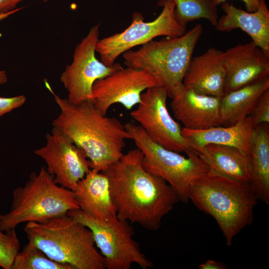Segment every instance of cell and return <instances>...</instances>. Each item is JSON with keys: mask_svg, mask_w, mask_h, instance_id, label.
I'll return each mask as SVG.
<instances>
[{"mask_svg": "<svg viewBox=\"0 0 269 269\" xmlns=\"http://www.w3.org/2000/svg\"><path fill=\"white\" fill-rule=\"evenodd\" d=\"M142 157L138 148L130 150L102 172L109 179L117 217L156 231L164 216L180 201L164 179L143 167Z\"/></svg>", "mask_w": 269, "mask_h": 269, "instance_id": "6da1fadb", "label": "cell"}, {"mask_svg": "<svg viewBox=\"0 0 269 269\" xmlns=\"http://www.w3.org/2000/svg\"><path fill=\"white\" fill-rule=\"evenodd\" d=\"M45 85L60 110L53 127L84 151L91 169L102 172L116 162L124 154L126 140L132 139L125 126L117 118L101 114L92 101L73 104L56 95L47 82Z\"/></svg>", "mask_w": 269, "mask_h": 269, "instance_id": "7a4b0ae2", "label": "cell"}, {"mask_svg": "<svg viewBox=\"0 0 269 269\" xmlns=\"http://www.w3.org/2000/svg\"><path fill=\"white\" fill-rule=\"evenodd\" d=\"M188 198L197 208L214 218L229 246L236 235L252 223L258 200L250 184L210 169L192 182Z\"/></svg>", "mask_w": 269, "mask_h": 269, "instance_id": "3957f363", "label": "cell"}, {"mask_svg": "<svg viewBox=\"0 0 269 269\" xmlns=\"http://www.w3.org/2000/svg\"><path fill=\"white\" fill-rule=\"evenodd\" d=\"M28 242L50 259L73 269H105L104 260L90 230L67 213L41 222H27Z\"/></svg>", "mask_w": 269, "mask_h": 269, "instance_id": "277c9868", "label": "cell"}, {"mask_svg": "<svg viewBox=\"0 0 269 269\" xmlns=\"http://www.w3.org/2000/svg\"><path fill=\"white\" fill-rule=\"evenodd\" d=\"M77 209L73 191L56 184L43 166L13 191L9 211L0 215L1 228L15 229L21 223L43 222Z\"/></svg>", "mask_w": 269, "mask_h": 269, "instance_id": "5b68a950", "label": "cell"}, {"mask_svg": "<svg viewBox=\"0 0 269 269\" xmlns=\"http://www.w3.org/2000/svg\"><path fill=\"white\" fill-rule=\"evenodd\" d=\"M203 32L202 24L195 25L183 35L152 40L137 50L123 54L127 67L143 70L161 83L170 97L181 84L194 49Z\"/></svg>", "mask_w": 269, "mask_h": 269, "instance_id": "8992f818", "label": "cell"}, {"mask_svg": "<svg viewBox=\"0 0 269 269\" xmlns=\"http://www.w3.org/2000/svg\"><path fill=\"white\" fill-rule=\"evenodd\" d=\"M124 126L143 154V167L164 179L175 191L179 201L187 203L191 183L209 170L206 163L192 149L185 152L186 157L162 147L152 141L138 125L128 122Z\"/></svg>", "mask_w": 269, "mask_h": 269, "instance_id": "52a82bcc", "label": "cell"}, {"mask_svg": "<svg viewBox=\"0 0 269 269\" xmlns=\"http://www.w3.org/2000/svg\"><path fill=\"white\" fill-rule=\"evenodd\" d=\"M67 214L90 230L96 247L104 258L105 269H130L134 264L142 269L152 267V263L134 239V231L129 222L118 217L99 220L79 209Z\"/></svg>", "mask_w": 269, "mask_h": 269, "instance_id": "ba28073f", "label": "cell"}, {"mask_svg": "<svg viewBox=\"0 0 269 269\" xmlns=\"http://www.w3.org/2000/svg\"><path fill=\"white\" fill-rule=\"evenodd\" d=\"M158 4L162 9L152 21H144L141 13L134 12L132 23L124 30L99 39L95 50L102 62L112 66L119 56L134 47L142 45L158 36L175 37L186 32V28L175 18L173 0H160Z\"/></svg>", "mask_w": 269, "mask_h": 269, "instance_id": "9c48e42d", "label": "cell"}, {"mask_svg": "<svg viewBox=\"0 0 269 269\" xmlns=\"http://www.w3.org/2000/svg\"><path fill=\"white\" fill-rule=\"evenodd\" d=\"M100 24L93 26L76 46L73 60L60 76V81L68 92V101L74 105L92 101L95 82L122 66L118 63L107 66L96 57L95 48L99 39Z\"/></svg>", "mask_w": 269, "mask_h": 269, "instance_id": "30bf717a", "label": "cell"}, {"mask_svg": "<svg viewBox=\"0 0 269 269\" xmlns=\"http://www.w3.org/2000/svg\"><path fill=\"white\" fill-rule=\"evenodd\" d=\"M168 94L163 86L148 88L141 95L131 116L154 142L178 153L192 149L182 134V128L170 115L166 105Z\"/></svg>", "mask_w": 269, "mask_h": 269, "instance_id": "8fae6325", "label": "cell"}, {"mask_svg": "<svg viewBox=\"0 0 269 269\" xmlns=\"http://www.w3.org/2000/svg\"><path fill=\"white\" fill-rule=\"evenodd\" d=\"M162 86L159 80L141 69L123 67L97 80L92 88V102L103 115L114 104H120L131 110L141 101L142 94L148 88Z\"/></svg>", "mask_w": 269, "mask_h": 269, "instance_id": "7c38bea8", "label": "cell"}, {"mask_svg": "<svg viewBox=\"0 0 269 269\" xmlns=\"http://www.w3.org/2000/svg\"><path fill=\"white\" fill-rule=\"evenodd\" d=\"M46 138L45 145L34 150V154L44 160L56 184L73 190L91 169L90 160L69 136L56 128L53 127Z\"/></svg>", "mask_w": 269, "mask_h": 269, "instance_id": "4fadbf2b", "label": "cell"}, {"mask_svg": "<svg viewBox=\"0 0 269 269\" xmlns=\"http://www.w3.org/2000/svg\"><path fill=\"white\" fill-rule=\"evenodd\" d=\"M224 95L269 77V56L252 41L224 51Z\"/></svg>", "mask_w": 269, "mask_h": 269, "instance_id": "5bb4252c", "label": "cell"}, {"mask_svg": "<svg viewBox=\"0 0 269 269\" xmlns=\"http://www.w3.org/2000/svg\"><path fill=\"white\" fill-rule=\"evenodd\" d=\"M170 98L174 116L183 128L197 130L221 126V98L198 93L183 83Z\"/></svg>", "mask_w": 269, "mask_h": 269, "instance_id": "9a60e30c", "label": "cell"}, {"mask_svg": "<svg viewBox=\"0 0 269 269\" xmlns=\"http://www.w3.org/2000/svg\"><path fill=\"white\" fill-rule=\"evenodd\" d=\"M223 52L210 47L201 55L192 57L183 84L198 93L221 98L224 95L225 78Z\"/></svg>", "mask_w": 269, "mask_h": 269, "instance_id": "2e32d148", "label": "cell"}, {"mask_svg": "<svg viewBox=\"0 0 269 269\" xmlns=\"http://www.w3.org/2000/svg\"><path fill=\"white\" fill-rule=\"evenodd\" d=\"M221 8L224 14L218 18L216 30L229 32L239 28L269 56V10L266 0H261L257 10L245 11L225 1Z\"/></svg>", "mask_w": 269, "mask_h": 269, "instance_id": "e0dca14e", "label": "cell"}, {"mask_svg": "<svg viewBox=\"0 0 269 269\" xmlns=\"http://www.w3.org/2000/svg\"><path fill=\"white\" fill-rule=\"evenodd\" d=\"M72 191L79 209L91 217L101 221L117 217L109 180L104 172L90 169Z\"/></svg>", "mask_w": 269, "mask_h": 269, "instance_id": "ac0fdd59", "label": "cell"}, {"mask_svg": "<svg viewBox=\"0 0 269 269\" xmlns=\"http://www.w3.org/2000/svg\"><path fill=\"white\" fill-rule=\"evenodd\" d=\"M254 126L251 115L235 125L216 126L203 130L182 129V134L192 149L209 144L234 146L248 155Z\"/></svg>", "mask_w": 269, "mask_h": 269, "instance_id": "d6986e66", "label": "cell"}, {"mask_svg": "<svg viewBox=\"0 0 269 269\" xmlns=\"http://www.w3.org/2000/svg\"><path fill=\"white\" fill-rule=\"evenodd\" d=\"M209 169L237 181L250 184L251 180L249 155L237 147L209 144L193 149Z\"/></svg>", "mask_w": 269, "mask_h": 269, "instance_id": "ffe728a7", "label": "cell"}, {"mask_svg": "<svg viewBox=\"0 0 269 269\" xmlns=\"http://www.w3.org/2000/svg\"><path fill=\"white\" fill-rule=\"evenodd\" d=\"M269 124L254 128L249 158L251 180L250 185L258 200L269 205Z\"/></svg>", "mask_w": 269, "mask_h": 269, "instance_id": "44dd1931", "label": "cell"}, {"mask_svg": "<svg viewBox=\"0 0 269 269\" xmlns=\"http://www.w3.org/2000/svg\"><path fill=\"white\" fill-rule=\"evenodd\" d=\"M269 89V77L224 95L220 102L221 126L236 124L249 116L255 105Z\"/></svg>", "mask_w": 269, "mask_h": 269, "instance_id": "7402d4cb", "label": "cell"}, {"mask_svg": "<svg viewBox=\"0 0 269 269\" xmlns=\"http://www.w3.org/2000/svg\"><path fill=\"white\" fill-rule=\"evenodd\" d=\"M174 15L178 22L186 28L187 24L204 18L215 26L218 19L217 5L214 0H173Z\"/></svg>", "mask_w": 269, "mask_h": 269, "instance_id": "603a6c76", "label": "cell"}, {"mask_svg": "<svg viewBox=\"0 0 269 269\" xmlns=\"http://www.w3.org/2000/svg\"><path fill=\"white\" fill-rule=\"evenodd\" d=\"M12 269H73L70 265L50 259L42 250L29 242L14 258Z\"/></svg>", "mask_w": 269, "mask_h": 269, "instance_id": "cb8c5ba5", "label": "cell"}, {"mask_svg": "<svg viewBox=\"0 0 269 269\" xmlns=\"http://www.w3.org/2000/svg\"><path fill=\"white\" fill-rule=\"evenodd\" d=\"M19 249L20 242L15 229L2 230L0 220V267L3 269H12Z\"/></svg>", "mask_w": 269, "mask_h": 269, "instance_id": "d4e9b609", "label": "cell"}, {"mask_svg": "<svg viewBox=\"0 0 269 269\" xmlns=\"http://www.w3.org/2000/svg\"><path fill=\"white\" fill-rule=\"evenodd\" d=\"M250 115L254 128L261 124L269 123V89L262 95Z\"/></svg>", "mask_w": 269, "mask_h": 269, "instance_id": "484cf974", "label": "cell"}, {"mask_svg": "<svg viewBox=\"0 0 269 269\" xmlns=\"http://www.w3.org/2000/svg\"><path fill=\"white\" fill-rule=\"evenodd\" d=\"M26 101L23 95L12 97H0V117L22 106Z\"/></svg>", "mask_w": 269, "mask_h": 269, "instance_id": "4316f807", "label": "cell"}, {"mask_svg": "<svg viewBox=\"0 0 269 269\" xmlns=\"http://www.w3.org/2000/svg\"><path fill=\"white\" fill-rule=\"evenodd\" d=\"M23 0H0V15L14 12L16 6Z\"/></svg>", "mask_w": 269, "mask_h": 269, "instance_id": "83f0119b", "label": "cell"}, {"mask_svg": "<svg viewBox=\"0 0 269 269\" xmlns=\"http://www.w3.org/2000/svg\"><path fill=\"white\" fill-rule=\"evenodd\" d=\"M216 4L218 5L223 2L227 1L228 0H214ZM245 5L246 10L249 12H254L256 11L259 7L261 0H241Z\"/></svg>", "mask_w": 269, "mask_h": 269, "instance_id": "f1b7e54d", "label": "cell"}, {"mask_svg": "<svg viewBox=\"0 0 269 269\" xmlns=\"http://www.w3.org/2000/svg\"><path fill=\"white\" fill-rule=\"evenodd\" d=\"M200 269H225L227 268L223 264L213 260H208L206 262L199 265Z\"/></svg>", "mask_w": 269, "mask_h": 269, "instance_id": "f546056e", "label": "cell"}, {"mask_svg": "<svg viewBox=\"0 0 269 269\" xmlns=\"http://www.w3.org/2000/svg\"><path fill=\"white\" fill-rule=\"evenodd\" d=\"M13 13L12 12L0 14V20H2L6 17L8 16L11 14ZM8 80V77L6 73V72L4 70H0V85H3L7 82Z\"/></svg>", "mask_w": 269, "mask_h": 269, "instance_id": "4dcf8cb0", "label": "cell"}, {"mask_svg": "<svg viewBox=\"0 0 269 269\" xmlns=\"http://www.w3.org/2000/svg\"><path fill=\"white\" fill-rule=\"evenodd\" d=\"M48 0H43V1H44V2H46V1H47Z\"/></svg>", "mask_w": 269, "mask_h": 269, "instance_id": "1f68e13d", "label": "cell"}]
</instances>
